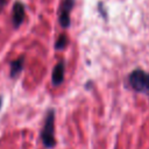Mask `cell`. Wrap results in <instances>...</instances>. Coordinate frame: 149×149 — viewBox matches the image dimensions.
<instances>
[{
  "label": "cell",
  "mask_w": 149,
  "mask_h": 149,
  "mask_svg": "<svg viewBox=\"0 0 149 149\" xmlns=\"http://www.w3.org/2000/svg\"><path fill=\"white\" fill-rule=\"evenodd\" d=\"M41 140L47 149H51L56 146L55 139V109L49 108L45 113L43 128L41 130Z\"/></svg>",
  "instance_id": "cell-1"
},
{
  "label": "cell",
  "mask_w": 149,
  "mask_h": 149,
  "mask_svg": "<svg viewBox=\"0 0 149 149\" xmlns=\"http://www.w3.org/2000/svg\"><path fill=\"white\" fill-rule=\"evenodd\" d=\"M127 81L135 92L149 97V72L142 69H135L128 74Z\"/></svg>",
  "instance_id": "cell-2"
},
{
  "label": "cell",
  "mask_w": 149,
  "mask_h": 149,
  "mask_svg": "<svg viewBox=\"0 0 149 149\" xmlns=\"http://www.w3.org/2000/svg\"><path fill=\"white\" fill-rule=\"evenodd\" d=\"M74 7V0H63L58 10V22L62 28L70 27V13Z\"/></svg>",
  "instance_id": "cell-3"
},
{
  "label": "cell",
  "mask_w": 149,
  "mask_h": 149,
  "mask_svg": "<svg viewBox=\"0 0 149 149\" xmlns=\"http://www.w3.org/2000/svg\"><path fill=\"white\" fill-rule=\"evenodd\" d=\"M24 13H26L24 5L20 1H16L12 9V23L14 28H19L22 24L24 20Z\"/></svg>",
  "instance_id": "cell-4"
},
{
  "label": "cell",
  "mask_w": 149,
  "mask_h": 149,
  "mask_svg": "<svg viewBox=\"0 0 149 149\" xmlns=\"http://www.w3.org/2000/svg\"><path fill=\"white\" fill-rule=\"evenodd\" d=\"M64 74H65V63L64 61H59L52 70V74H51L52 85L59 86L64 81Z\"/></svg>",
  "instance_id": "cell-5"
},
{
  "label": "cell",
  "mask_w": 149,
  "mask_h": 149,
  "mask_svg": "<svg viewBox=\"0 0 149 149\" xmlns=\"http://www.w3.org/2000/svg\"><path fill=\"white\" fill-rule=\"evenodd\" d=\"M23 65H24V56H20L17 59L12 61L10 62V71H9L10 78L15 79L16 77H19L23 70Z\"/></svg>",
  "instance_id": "cell-6"
},
{
  "label": "cell",
  "mask_w": 149,
  "mask_h": 149,
  "mask_svg": "<svg viewBox=\"0 0 149 149\" xmlns=\"http://www.w3.org/2000/svg\"><path fill=\"white\" fill-rule=\"evenodd\" d=\"M66 45H68V36L65 34H61L58 36V38L56 40L55 49L56 50H63V49H65Z\"/></svg>",
  "instance_id": "cell-7"
},
{
  "label": "cell",
  "mask_w": 149,
  "mask_h": 149,
  "mask_svg": "<svg viewBox=\"0 0 149 149\" xmlns=\"http://www.w3.org/2000/svg\"><path fill=\"white\" fill-rule=\"evenodd\" d=\"M6 2H7V0H0V13L2 12V9H3L5 5H6Z\"/></svg>",
  "instance_id": "cell-8"
},
{
  "label": "cell",
  "mask_w": 149,
  "mask_h": 149,
  "mask_svg": "<svg viewBox=\"0 0 149 149\" xmlns=\"http://www.w3.org/2000/svg\"><path fill=\"white\" fill-rule=\"evenodd\" d=\"M1 106H2V97H0V109H1Z\"/></svg>",
  "instance_id": "cell-9"
}]
</instances>
